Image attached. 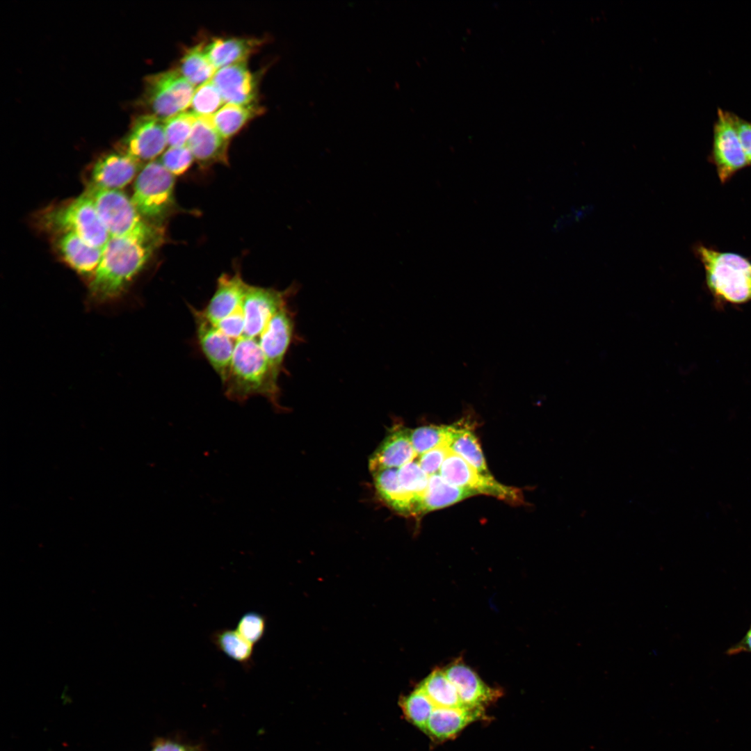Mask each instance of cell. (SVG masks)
<instances>
[{"label": "cell", "instance_id": "1", "mask_svg": "<svg viewBox=\"0 0 751 751\" xmlns=\"http://www.w3.org/2000/svg\"><path fill=\"white\" fill-rule=\"evenodd\" d=\"M162 243L111 237L90 284L91 298L106 302L120 296Z\"/></svg>", "mask_w": 751, "mask_h": 751}, {"label": "cell", "instance_id": "2", "mask_svg": "<svg viewBox=\"0 0 751 751\" xmlns=\"http://www.w3.org/2000/svg\"><path fill=\"white\" fill-rule=\"evenodd\" d=\"M86 194L93 201L111 237L163 241L161 227L144 219L131 198L122 191L104 189L90 184Z\"/></svg>", "mask_w": 751, "mask_h": 751}, {"label": "cell", "instance_id": "3", "mask_svg": "<svg viewBox=\"0 0 751 751\" xmlns=\"http://www.w3.org/2000/svg\"><path fill=\"white\" fill-rule=\"evenodd\" d=\"M696 252L703 264L706 285L718 300L743 304L751 300V261L732 252L699 245Z\"/></svg>", "mask_w": 751, "mask_h": 751}, {"label": "cell", "instance_id": "4", "mask_svg": "<svg viewBox=\"0 0 751 751\" xmlns=\"http://www.w3.org/2000/svg\"><path fill=\"white\" fill-rule=\"evenodd\" d=\"M175 176L159 161H150L141 168L131 198L144 219L159 225L175 210Z\"/></svg>", "mask_w": 751, "mask_h": 751}, {"label": "cell", "instance_id": "5", "mask_svg": "<svg viewBox=\"0 0 751 751\" xmlns=\"http://www.w3.org/2000/svg\"><path fill=\"white\" fill-rule=\"evenodd\" d=\"M42 220L47 227L61 234L72 233L99 248L104 249L111 239L93 201L86 193L49 211Z\"/></svg>", "mask_w": 751, "mask_h": 751}, {"label": "cell", "instance_id": "6", "mask_svg": "<svg viewBox=\"0 0 751 751\" xmlns=\"http://www.w3.org/2000/svg\"><path fill=\"white\" fill-rule=\"evenodd\" d=\"M195 90L177 69L170 70L146 77L142 101L150 114L164 121L185 111Z\"/></svg>", "mask_w": 751, "mask_h": 751}, {"label": "cell", "instance_id": "7", "mask_svg": "<svg viewBox=\"0 0 751 751\" xmlns=\"http://www.w3.org/2000/svg\"><path fill=\"white\" fill-rule=\"evenodd\" d=\"M439 474L448 483L468 489L476 494L494 496L512 503L522 501V494L519 490L499 483L491 475L480 473L452 451L444 461Z\"/></svg>", "mask_w": 751, "mask_h": 751}, {"label": "cell", "instance_id": "8", "mask_svg": "<svg viewBox=\"0 0 751 751\" xmlns=\"http://www.w3.org/2000/svg\"><path fill=\"white\" fill-rule=\"evenodd\" d=\"M713 134V162L719 179L725 183L736 172L749 165L731 112L718 109Z\"/></svg>", "mask_w": 751, "mask_h": 751}, {"label": "cell", "instance_id": "9", "mask_svg": "<svg viewBox=\"0 0 751 751\" xmlns=\"http://www.w3.org/2000/svg\"><path fill=\"white\" fill-rule=\"evenodd\" d=\"M122 144L123 152L140 163L154 161L168 145L163 120L150 113L136 117Z\"/></svg>", "mask_w": 751, "mask_h": 751}, {"label": "cell", "instance_id": "10", "mask_svg": "<svg viewBox=\"0 0 751 751\" xmlns=\"http://www.w3.org/2000/svg\"><path fill=\"white\" fill-rule=\"evenodd\" d=\"M224 102L240 105L257 104L259 81L245 63L217 70L211 79Z\"/></svg>", "mask_w": 751, "mask_h": 751}, {"label": "cell", "instance_id": "11", "mask_svg": "<svg viewBox=\"0 0 751 751\" xmlns=\"http://www.w3.org/2000/svg\"><path fill=\"white\" fill-rule=\"evenodd\" d=\"M186 145L202 167L228 163V140L218 131L211 116L197 117Z\"/></svg>", "mask_w": 751, "mask_h": 751}, {"label": "cell", "instance_id": "12", "mask_svg": "<svg viewBox=\"0 0 751 751\" xmlns=\"http://www.w3.org/2000/svg\"><path fill=\"white\" fill-rule=\"evenodd\" d=\"M140 162L124 152H112L95 163L91 179L92 186L109 190H120L139 172Z\"/></svg>", "mask_w": 751, "mask_h": 751}, {"label": "cell", "instance_id": "13", "mask_svg": "<svg viewBox=\"0 0 751 751\" xmlns=\"http://www.w3.org/2000/svg\"><path fill=\"white\" fill-rule=\"evenodd\" d=\"M443 670L456 688L461 701L468 707L483 708L500 695L499 691L486 685L476 672L461 661H456Z\"/></svg>", "mask_w": 751, "mask_h": 751}, {"label": "cell", "instance_id": "14", "mask_svg": "<svg viewBox=\"0 0 751 751\" xmlns=\"http://www.w3.org/2000/svg\"><path fill=\"white\" fill-rule=\"evenodd\" d=\"M417 456L410 439L409 428L394 424L369 459V469L371 473L387 468L398 469Z\"/></svg>", "mask_w": 751, "mask_h": 751}, {"label": "cell", "instance_id": "15", "mask_svg": "<svg viewBox=\"0 0 751 751\" xmlns=\"http://www.w3.org/2000/svg\"><path fill=\"white\" fill-rule=\"evenodd\" d=\"M483 708H436L430 716L425 733L434 740L445 741L455 736L469 724L483 718Z\"/></svg>", "mask_w": 751, "mask_h": 751}, {"label": "cell", "instance_id": "16", "mask_svg": "<svg viewBox=\"0 0 751 751\" xmlns=\"http://www.w3.org/2000/svg\"><path fill=\"white\" fill-rule=\"evenodd\" d=\"M262 44V40L252 38H216L205 45L209 59L217 69L245 63Z\"/></svg>", "mask_w": 751, "mask_h": 751}, {"label": "cell", "instance_id": "17", "mask_svg": "<svg viewBox=\"0 0 751 751\" xmlns=\"http://www.w3.org/2000/svg\"><path fill=\"white\" fill-rule=\"evenodd\" d=\"M65 261L83 275L93 276L101 261L103 249L92 246L72 233H63L57 242Z\"/></svg>", "mask_w": 751, "mask_h": 751}, {"label": "cell", "instance_id": "18", "mask_svg": "<svg viewBox=\"0 0 751 751\" xmlns=\"http://www.w3.org/2000/svg\"><path fill=\"white\" fill-rule=\"evenodd\" d=\"M472 422L462 419L455 422V426L446 445L451 451L458 455L469 465L485 475H491L486 462L474 434Z\"/></svg>", "mask_w": 751, "mask_h": 751}, {"label": "cell", "instance_id": "19", "mask_svg": "<svg viewBox=\"0 0 751 751\" xmlns=\"http://www.w3.org/2000/svg\"><path fill=\"white\" fill-rule=\"evenodd\" d=\"M471 490L453 485L445 481L439 474L429 476L427 489L419 506L418 515L444 508L476 495Z\"/></svg>", "mask_w": 751, "mask_h": 751}, {"label": "cell", "instance_id": "20", "mask_svg": "<svg viewBox=\"0 0 751 751\" xmlns=\"http://www.w3.org/2000/svg\"><path fill=\"white\" fill-rule=\"evenodd\" d=\"M372 474L375 487L382 499L396 512L414 516L413 501L399 484L398 469H383Z\"/></svg>", "mask_w": 751, "mask_h": 751}, {"label": "cell", "instance_id": "21", "mask_svg": "<svg viewBox=\"0 0 751 751\" xmlns=\"http://www.w3.org/2000/svg\"><path fill=\"white\" fill-rule=\"evenodd\" d=\"M264 112L257 104L240 105L226 104L211 116L218 131L229 140L248 123Z\"/></svg>", "mask_w": 751, "mask_h": 751}, {"label": "cell", "instance_id": "22", "mask_svg": "<svg viewBox=\"0 0 751 751\" xmlns=\"http://www.w3.org/2000/svg\"><path fill=\"white\" fill-rule=\"evenodd\" d=\"M204 46L200 43L186 49L177 69L195 88L211 81L217 71L207 56Z\"/></svg>", "mask_w": 751, "mask_h": 751}, {"label": "cell", "instance_id": "23", "mask_svg": "<svg viewBox=\"0 0 751 751\" xmlns=\"http://www.w3.org/2000/svg\"><path fill=\"white\" fill-rule=\"evenodd\" d=\"M210 639L218 651L244 668H251L255 646L243 638L236 629H217L211 634Z\"/></svg>", "mask_w": 751, "mask_h": 751}, {"label": "cell", "instance_id": "24", "mask_svg": "<svg viewBox=\"0 0 751 751\" xmlns=\"http://www.w3.org/2000/svg\"><path fill=\"white\" fill-rule=\"evenodd\" d=\"M436 708L467 709L444 670H435L419 686Z\"/></svg>", "mask_w": 751, "mask_h": 751}, {"label": "cell", "instance_id": "25", "mask_svg": "<svg viewBox=\"0 0 751 751\" xmlns=\"http://www.w3.org/2000/svg\"><path fill=\"white\" fill-rule=\"evenodd\" d=\"M398 479L401 488L413 501L414 516L418 515V506L427 489L429 476L414 459L398 469Z\"/></svg>", "mask_w": 751, "mask_h": 751}, {"label": "cell", "instance_id": "26", "mask_svg": "<svg viewBox=\"0 0 751 751\" xmlns=\"http://www.w3.org/2000/svg\"><path fill=\"white\" fill-rule=\"evenodd\" d=\"M455 423L450 425H430L409 428V436L413 449L420 455L442 444H446L454 430Z\"/></svg>", "mask_w": 751, "mask_h": 751}, {"label": "cell", "instance_id": "27", "mask_svg": "<svg viewBox=\"0 0 751 751\" xmlns=\"http://www.w3.org/2000/svg\"><path fill=\"white\" fill-rule=\"evenodd\" d=\"M401 706L406 718L419 729L425 732L428 720L435 709L426 693L418 687L402 699Z\"/></svg>", "mask_w": 751, "mask_h": 751}, {"label": "cell", "instance_id": "28", "mask_svg": "<svg viewBox=\"0 0 751 751\" xmlns=\"http://www.w3.org/2000/svg\"><path fill=\"white\" fill-rule=\"evenodd\" d=\"M197 117L190 111L181 112L164 120L165 134L169 147L187 144Z\"/></svg>", "mask_w": 751, "mask_h": 751}, {"label": "cell", "instance_id": "29", "mask_svg": "<svg viewBox=\"0 0 751 751\" xmlns=\"http://www.w3.org/2000/svg\"><path fill=\"white\" fill-rule=\"evenodd\" d=\"M223 103L220 92L211 80L195 88L191 111L197 117L212 116Z\"/></svg>", "mask_w": 751, "mask_h": 751}, {"label": "cell", "instance_id": "30", "mask_svg": "<svg viewBox=\"0 0 751 751\" xmlns=\"http://www.w3.org/2000/svg\"><path fill=\"white\" fill-rule=\"evenodd\" d=\"M193 155L186 145L178 147H169L163 153L160 162L172 175L184 174L192 165Z\"/></svg>", "mask_w": 751, "mask_h": 751}, {"label": "cell", "instance_id": "31", "mask_svg": "<svg viewBox=\"0 0 751 751\" xmlns=\"http://www.w3.org/2000/svg\"><path fill=\"white\" fill-rule=\"evenodd\" d=\"M266 629V617L258 612L244 613L239 620L236 630L254 646L263 638Z\"/></svg>", "mask_w": 751, "mask_h": 751}, {"label": "cell", "instance_id": "32", "mask_svg": "<svg viewBox=\"0 0 751 751\" xmlns=\"http://www.w3.org/2000/svg\"><path fill=\"white\" fill-rule=\"evenodd\" d=\"M446 444H442L420 455L418 463L429 476L439 474L441 467L450 452Z\"/></svg>", "mask_w": 751, "mask_h": 751}, {"label": "cell", "instance_id": "33", "mask_svg": "<svg viewBox=\"0 0 751 751\" xmlns=\"http://www.w3.org/2000/svg\"><path fill=\"white\" fill-rule=\"evenodd\" d=\"M732 119L749 164H751V122L731 113Z\"/></svg>", "mask_w": 751, "mask_h": 751}, {"label": "cell", "instance_id": "34", "mask_svg": "<svg viewBox=\"0 0 751 751\" xmlns=\"http://www.w3.org/2000/svg\"><path fill=\"white\" fill-rule=\"evenodd\" d=\"M152 751H200V748L173 741L161 740L156 743Z\"/></svg>", "mask_w": 751, "mask_h": 751}, {"label": "cell", "instance_id": "35", "mask_svg": "<svg viewBox=\"0 0 751 751\" xmlns=\"http://www.w3.org/2000/svg\"><path fill=\"white\" fill-rule=\"evenodd\" d=\"M743 652L751 653V627L745 636L726 652L727 655H736Z\"/></svg>", "mask_w": 751, "mask_h": 751}]
</instances>
